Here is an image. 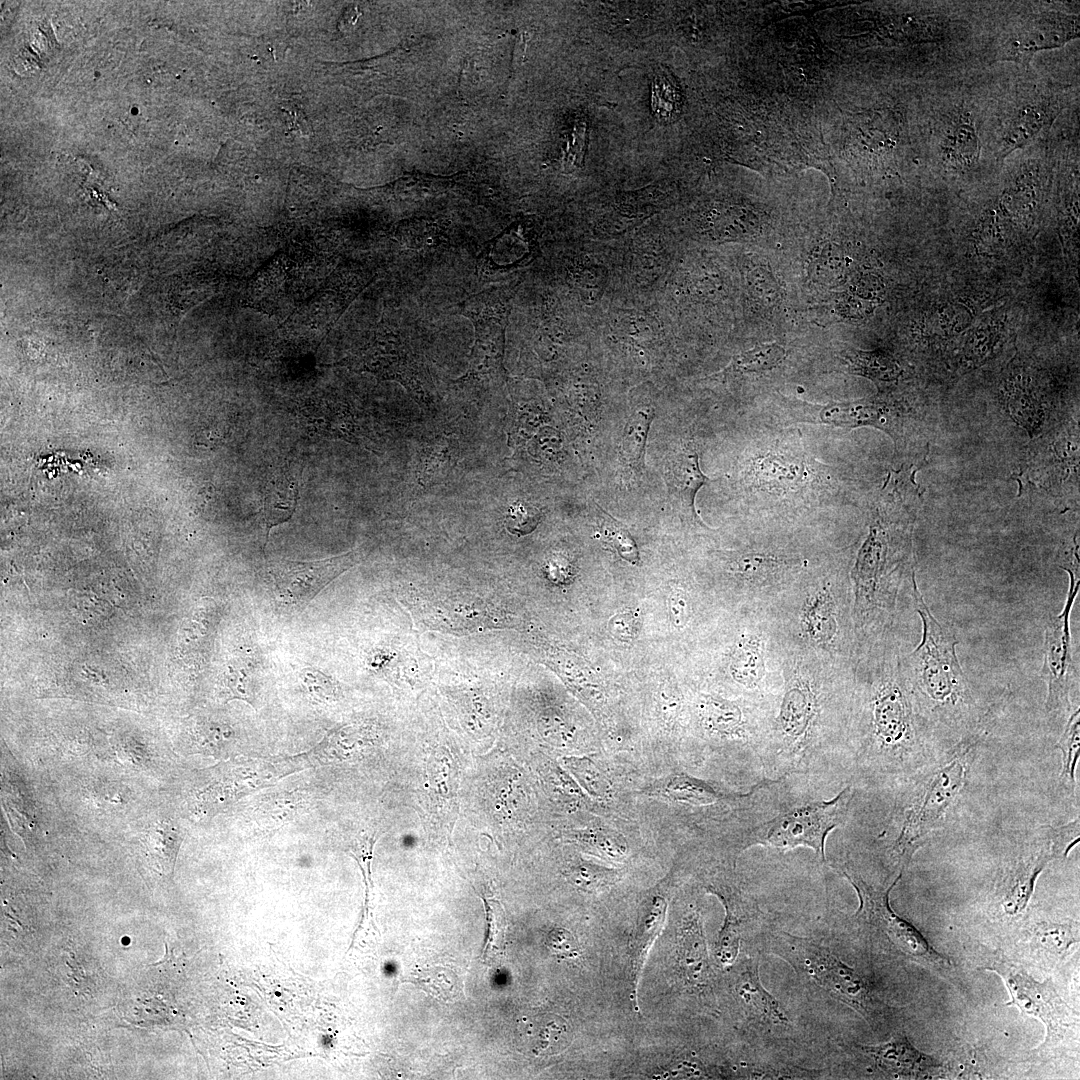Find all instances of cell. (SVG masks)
I'll return each mask as SVG.
<instances>
[{
  "instance_id": "603a6c76",
  "label": "cell",
  "mask_w": 1080,
  "mask_h": 1080,
  "mask_svg": "<svg viewBox=\"0 0 1080 1080\" xmlns=\"http://www.w3.org/2000/svg\"><path fill=\"white\" fill-rule=\"evenodd\" d=\"M666 910L665 899L655 896L634 929L630 944L634 997L649 949L664 926Z\"/></svg>"
},
{
  "instance_id": "e0dca14e",
  "label": "cell",
  "mask_w": 1080,
  "mask_h": 1080,
  "mask_svg": "<svg viewBox=\"0 0 1080 1080\" xmlns=\"http://www.w3.org/2000/svg\"><path fill=\"white\" fill-rule=\"evenodd\" d=\"M887 537L878 523L871 525L852 570L856 606L867 612L876 605V594L884 572Z\"/></svg>"
},
{
  "instance_id": "ac0fdd59",
  "label": "cell",
  "mask_w": 1080,
  "mask_h": 1080,
  "mask_svg": "<svg viewBox=\"0 0 1080 1080\" xmlns=\"http://www.w3.org/2000/svg\"><path fill=\"white\" fill-rule=\"evenodd\" d=\"M860 1048L874 1059L881 1071L894 1078H923L937 1067L930 1057L918 1051L906 1036L900 1034L886 1043Z\"/></svg>"
},
{
  "instance_id": "9c48e42d",
  "label": "cell",
  "mask_w": 1080,
  "mask_h": 1080,
  "mask_svg": "<svg viewBox=\"0 0 1080 1080\" xmlns=\"http://www.w3.org/2000/svg\"><path fill=\"white\" fill-rule=\"evenodd\" d=\"M1069 589L1062 611L1047 623L1044 641V658L1041 674L1047 683L1046 706L1057 710L1069 706L1070 689L1074 673L1070 632V614L1079 592L1078 561L1068 568Z\"/></svg>"
},
{
  "instance_id": "4fadbf2b",
  "label": "cell",
  "mask_w": 1080,
  "mask_h": 1080,
  "mask_svg": "<svg viewBox=\"0 0 1080 1080\" xmlns=\"http://www.w3.org/2000/svg\"><path fill=\"white\" fill-rule=\"evenodd\" d=\"M733 993L744 1016L754 1025L766 1031H782L790 1026V1019L780 1002L762 985L758 958L744 961L733 982Z\"/></svg>"
},
{
  "instance_id": "9a60e30c",
  "label": "cell",
  "mask_w": 1080,
  "mask_h": 1080,
  "mask_svg": "<svg viewBox=\"0 0 1080 1080\" xmlns=\"http://www.w3.org/2000/svg\"><path fill=\"white\" fill-rule=\"evenodd\" d=\"M1060 106L1052 98L1035 96L1016 105L1004 121L996 142V156L1004 159L1030 145L1054 121Z\"/></svg>"
},
{
  "instance_id": "836d02e7",
  "label": "cell",
  "mask_w": 1080,
  "mask_h": 1080,
  "mask_svg": "<svg viewBox=\"0 0 1080 1080\" xmlns=\"http://www.w3.org/2000/svg\"><path fill=\"white\" fill-rule=\"evenodd\" d=\"M1079 738V710H1077L1071 715L1058 743V747L1063 753L1061 777L1071 787H1074L1075 784V767L1079 757Z\"/></svg>"
},
{
  "instance_id": "d4e9b609",
  "label": "cell",
  "mask_w": 1080,
  "mask_h": 1080,
  "mask_svg": "<svg viewBox=\"0 0 1080 1080\" xmlns=\"http://www.w3.org/2000/svg\"><path fill=\"white\" fill-rule=\"evenodd\" d=\"M1050 856L1041 852L1021 861L1009 873L1003 896V907L1007 914L1018 915L1027 906L1033 893L1037 876L1041 873Z\"/></svg>"
},
{
  "instance_id": "7c38bea8",
  "label": "cell",
  "mask_w": 1080,
  "mask_h": 1080,
  "mask_svg": "<svg viewBox=\"0 0 1080 1080\" xmlns=\"http://www.w3.org/2000/svg\"><path fill=\"white\" fill-rule=\"evenodd\" d=\"M359 561L355 551L315 561L280 560L270 564L277 598L289 605L309 603L321 590Z\"/></svg>"
},
{
  "instance_id": "83f0119b",
  "label": "cell",
  "mask_w": 1080,
  "mask_h": 1080,
  "mask_svg": "<svg viewBox=\"0 0 1080 1080\" xmlns=\"http://www.w3.org/2000/svg\"><path fill=\"white\" fill-rule=\"evenodd\" d=\"M803 623L808 636L816 643H828L836 631L834 603L827 589L819 591L807 604Z\"/></svg>"
},
{
  "instance_id": "4316f807",
  "label": "cell",
  "mask_w": 1080,
  "mask_h": 1080,
  "mask_svg": "<svg viewBox=\"0 0 1080 1080\" xmlns=\"http://www.w3.org/2000/svg\"><path fill=\"white\" fill-rule=\"evenodd\" d=\"M655 413L648 407L634 411L627 420L621 440V455L631 468L643 467L646 441Z\"/></svg>"
},
{
  "instance_id": "7402d4cb",
  "label": "cell",
  "mask_w": 1080,
  "mask_h": 1080,
  "mask_svg": "<svg viewBox=\"0 0 1080 1080\" xmlns=\"http://www.w3.org/2000/svg\"><path fill=\"white\" fill-rule=\"evenodd\" d=\"M459 454V442L453 435L438 436L425 443L418 455L419 483L430 487L444 481L455 467Z\"/></svg>"
},
{
  "instance_id": "8992f818",
  "label": "cell",
  "mask_w": 1080,
  "mask_h": 1080,
  "mask_svg": "<svg viewBox=\"0 0 1080 1080\" xmlns=\"http://www.w3.org/2000/svg\"><path fill=\"white\" fill-rule=\"evenodd\" d=\"M839 871L855 889L859 908L853 915L858 922L869 924L882 933L891 945L909 958L939 968H947L949 959L930 946L922 934L908 921L897 915L890 906L889 894L900 880L902 871L886 888L867 883L847 864L838 866Z\"/></svg>"
},
{
  "instance_id": "60d3db41",
  "label": "cell",
  "mask_w": 1080,
  "mask_h": 1080,
  "mask_svg": "<svg viewBox=\"0 0 1080 1080\" xmlns=\"http://www.w3.org/2000/svg\"><path fill=\"white\" fill-rule=\"evenodd\" d=\"M302 675L308 689L317 696L326 698L334 692L332 682L320 671L307 668L302 671Z\"/></svg>"
},
{
  "instance_id": "30bf717a",
  "label": "cell",
  "mask_w": 1080,
  "mask_h": 1080,
  "mask_svg": "<svg viewBox=\"0 0 1080 1080\" xmlns=\"http://www.w3.org/2000/svg\"><path fill=\"white\" fill-rule=\"evenodd\" d=\"M987 969L1003 979L1011 996L1007 1005H1015L1021 1012L1045 1024V1045L1061 1040L1066 1028L1073 1023L1072 1014L1049 981L1039 983L1021 968L1002 959H994Z\"/></svg>"
},
{
  "instance_id": "ffe728a7",
  "label": "cell",
  "mask_w": 1080,
  "mask_h": 1080,
  "mask_svg": "<svg viewBox=\"0 0 1080 1080\" xmlns=\"http://www.w3.org/2000/svg\"><path fill=\"white\" fill-rule=\"evenodd\" d=\"M678 962L690 985L696 988L707 985L710 964L703 927L697 912L688 914L682 921L679 929Z\"/></svg>"
},
{
  "instance_id": "6da1fadb",
  "label": "cell",
  "mask_w": 1080,
  "mask_h": 1080,
  "mask_svg": "<svg viewBox=\"0 0 1080 1080\" xmlns=\"http://www.w3.org/2000/svg\"><path fill=\"white\" fill-rule=\"evenodd\" d=\"M771 781L765 779L754 802L743 812V821L735 834V847L743 851L763 846L783 852L806 847L826 862L827 836L846 822L854 796L853 787L847 786L827 800L782 794L778 802H766Z\"/></svg>"
},
{
  "instance_id": "4dcf8cb0",
  "label": "cell",
  "mask_w": 1080,
  "mask_h": 1080,
  "mask_svg": "<svg viewBox=\"0 0 1080 1080\" xmlns=\"http://www.w3.org/2000/svg\"><path fill=\"white\" fill-rule=\"evenodd\" d=\"M846 359L854 372L872 379L890 381L898 374L896 363L883 354L855 351Z\"/></svg>"
},
{
  "instance_id": "f35d334b",
  "label": "cell",
  "mask_w": 1080,
  "mask_h": 1080,
  "mask_svg": "<svg viewBox=\"0 0 1080 1080\" xmlns=\"http://www.w3.org/2000/svg\"><path fill=\"white\" fill-rule=\"evenodd\" d=\"M447 971L440 972L433 970H424L423 972L413 973V982L420 984L424 990L430 994H439L441 997L448 999L450 993L454 994V987L446 986V983H454L453 976L448 978Z\"/></svg>"
},
{
  "instance_id": "5bb4252c",
  "label": "cell",
  "mask_w": 1080,
  "mask_h": 1080,
  "mask_svg": "<svg viewBox=\"0 0 1080 1080\" xmlns=\"http://www.w3.org/2000/svg\"><path fill=\"white\" fill-rule=\"evenodd\" d=\"M938 157L947 166L971 168L981 155L980 135L973 112L965 105H955L946 112L937 127Z\"/></svg>"
},
{
  "instance_id": "7bdbcfd3",
  "label": "cell",
  "mask_w": 1080,
  "mask_h": 1080,
  "mask_svg": "<svg viewBox=\"0 0 1080 1080\" xmlns=\"http://www.w3.org/2000/svg\"><path fill=\"white\" fill-rule=\"evenodd\" d=\"M228 686H230L234 696L239 699L246 700L251 704L247 693V672L245 669H236L231 671V675H228Z\"/></svg>"
},
{
  "instance_id": "ab89813d",
  "label": "cell",
  "mask_w": 1080,
  "mask_h": 1080,
  "mask_svg": "<svg viewBox=\"0 0 1080 1080\" xmlns=\"http://www.w3.org/2000/svg\"><path fill=\"white\" fill-rule=\"evenodd\" d=\"M548 948L555 954L572 956L578 949L577 942L572 934L562 928L550 931L546 938Z\"/></svg>"
},
{
  "instance_id": "44dd1931",
  "label": "cell",
  "mask_w": 1080,
  "mask_h": 1080,
  "mask_svg": "<svg viewBox=\"0 0 1080 1080\" xmlns=\"http://www.w3.org/2000/svg\"><path fill=\"white\" fill-rule=\"evenodd\" d=\"M664 477L670 495L700 520L694 507L695 496L709 478L700 469L699 455L692 450H683L669 457Z\"/></svg>"
},
{
  "instance_id": "484cf974",
  "label": "cell",
  "mask_w": 1080,
  "mask_h": 1080,
  "mask_svg": "<svg viewBox=\"0 0 1080 1080\" xmlns=\"http://www.w3.org/2000/svg\"><path fill=\"white\" fill-rule=\"evenodd\" d=\"M730 672L733 679L747 689L760 686L765 676L762 640L756 635L743 636L732 654Z\"/></svg>"
},
{
  "instance_id": "f546056e",
  "label": "cell",
  "mask_w": 1080,
  "mask_h": 1080,
  "mask_svg": "<svg viewBox=\"0 0 1080 1080\" xmlns=\"http://www.w3.org/2000/svg\"><path fill=\"white\" fill-rule=\"evenodd\" d=\"M785 355V349L776 343L761 344L736 356L731 366L738 372H762L776 367Z\"/></svg>"
},
{
  "instance_id": "74e56055",
  "label": "cell",
  "mask_w": 1080,
  "mask_h": 1080,
  "mask_svg": "<svg viewBox=\"0 0 1080 1080\" xmlns=\"http://www.w3.org/2000/svg\"><path fill=\"white\" fill-rule=\"evenodd\" d=\"M752 292L762 301L771 304L778 299V286L771 272L760 264L752 265L748 275Z\"/></svg>"
},
{
  "instance_id": "b9f144b4",
  "label": "cell",
  "mask_w": 1080,
  "mask_h": 1080,
  "mask_svg": "<svg viewBox=\"0 0 1080 1080\" xmlns=\"http://www.w3.org/2000/svg\"><path fill=\"white\" fill-rule=\"evenodd\" d=\"M670 612L676 626L684 625L689 619L690 603L683 592L671 595Z\"/></svg>"
},
{
  "instance_id": "f1b7e54d",
  "label": "cell",
  "mask_w": 1080,
  "mask_h": 1080,
  "mask_svg": "<svg viewBox=\"0 0 1080 1080\" xmlns=\"http://www.w3.org/2000/svg\"><path fill=\"white\" fill-rule=\"evenodd\" d=\"M597 507L600 515L601 540L614 548L623 559L638 565L640 562L638 548L628 530L601 507L598 505Z\"/></svg>"
},
{
  "instance_id": "3957f363",
  "label": "cell",
  "mask_w": 1080,
  "mask_h": 1080,
  "mask_svg": "<svg viewBox=\"0 0 1080 1080\" xmlns=\"http://www.w3.org/2000/svg\"><path fill=\"white\" fill-rule=\"evenodd\" d=\"M913 598L922 621V639L909 655L916 691L932 708L954 709L965 701L968 689L956 654L958 641L948 627L932 615L912 573Z\"/></svg>"
},
{
  "instance_id": "e575fe53",
  "label": "cell",
  "mask_w": 1080,
  "mask_h": 1080,
  "mask_svg": "<svg viewBox=\"0 0 1080 1080\" xmlns=\"http://www.w3.org/2000/svg\"><path fill=\"white\" fill-rule=\"evenodd\" d=\"M566 765L582 787L595 797H604L609 792V783L600 769L587 758H568Z\"/></svg>"
},
{
  "instance_id": "8d00e7d4",
  "label": "cell",
  "mask_w": 1080,
  "mask_h": 1080,
  "mask_svg": "<svg viewBox=\"0 0 1080 1080\" xmlns=\"http://www.w3.org/2000/svg\"><path fill=\"white\" fill-rule=\"evenodd\" d=\"M1036 945L1043 951L1059 957L1075 943L1071 928L1061 924H1044L1035 934Z\"/></svg>"
},
{
  "instance_id": "277c9868",
  "label": "cell",
  "mask_w": 1080,
  "mask_h": 1080,
  "mask_svg": "<svg viewBox=\"0 0 1080 1080\" xmlns=\"http://www.w3.org/2000/svg\"><path fill=\"white\" fill-rule=\"evenodd\" d=\"M869 721L858 742V768L873 773L900 768L913 740V713L908 690L896 677L881 679L868 700Z\"/></svg>"
},
{
  "instance_id": "d6a6232c",
  "label": "cell",
  "mask_w": 1080,
  "mask_h": 1080,
  "mask_svg": "<svg viewBox=\"0 0 1080 1080\" xmlns=\"http://www.w3.org/2000/svg\"><path fill=\"white\" fill-rule=\"evenodd\" d=\"M487 920V936L483 950L484 960H490L501 953L504 947L506 917L501 903L486 896L483 897Z\"/></svg>"
},
{
  "instance_id": "7a4b0ae2",
  "label": "cell",
  "mask_w": 1080,
  "mask_h": 1080,
  "mask_svg": "<svg viewBox=\"0 0 1080 1080\" xmlns=\"http://www.w3.org/2000/svg\"><path fill=\"white\" fill-rule=\"evenodd\" d=\"M767 938L769 951L788 962L801 980L851 1007L871 1027L882 1025L885 1006L868 980L827 947L783 931L771 933Z\"/></svg>"
},
{
  "instance_id": "ba28073f",
  "label": "cell",
  "mask_w": 1080,
  "mask_h": 1080,
  "mask_svg": "<svg viewBox=\"0 0 1080 1080\" xmlns=\"http://www.w3.org/2000/svg\"><path fill=\"white\" fill-rule=\"evenodd\" d=\"M347 365L381 380L399 382L419 404L429 401L430 380L420 358L399 334L386 326H381L369 343L347 359Z\"/></svg>"
},
{
  "instance_id": "cb8c5ba5",
  "label": "cell",
  "mask_w": 1080,
  "mask_h": 1080,
  "mask_svg": "<svg viewBox=\"0 0 1080 1080\" xmlns=\"http://www.w3.org/2000/svg\"><path fill=\"white\" fill-rule=\"evenodd\" d=\"M299 500V487L296 479L288 471H280L266 486L264 496V522L266 528V540L272 527L278 526L291 519Z\"/></svg>"
},
{
  "instance_id": "d6986e66",
  "label": "cell",
  "mask_w": 1080,
  "mask_h": 1080,
  "mask_svg": "<svg viewBox=\"0 0 1080 1080\" xmlns=\"http://www.w3.org/2000/svg\"><path fill=\"white\" fill-rule=\"evenodd\" d=\"M818 407V420L825 424L847 428L871 425L886 431L895 440L897 438L895 413H891L884 404L871 401L832 402Z\"/></svg>"
},
{
  "instance_id": "52a82bcc",
  "label": "cell",
  "mask_w": 1080,
  "mask_h": 1080,
  "mask_svg": "<svg viewBox=\"0 0 1080 1080\" xmlns=\"http://www.w3.org/2000/svg\"><path fill=\"white\" fill-rule=\"evenodd\" d=\"M971 745L961 747L939 768L926 785L924 794L907 808L899 832L889 847L890 858L905 866L924 834L940 820L960 790Z\"/></svg>"
},
{
  "instance_id": "2e32d148",
  "label": "cell",
  "mask_w": 1080,
  "mask_h": 1080,
  "mask_svg": "<svg viewBox=\"0 0 1080 1080\" xmlns=\"http://www.w3.org/2000/svg\"><path fill=\"white\" fill-rule=\"evenodd\" d=\"M708 890L721 899L726 912L715 945V957L723 966L732 965L739 953L742 922L759 910L753 899L729 882L710 884Z\"/></svg>"
},
{
  "instance_id": "d590c367",
  "label": "cell",
  "mask_w": 1080,
  "mask_h": 1080,
  "mask_svg": "<svg viewBox=\"0 0 1080 1080\" xmlns=\"http://www.w3.org/2000/svg\"><path fill=\"white\" fill-rule=\"evenodd\" d=\"M540 510L529 502L518 500L507 509L504 519L505 528L516 536L532 533L541 522Z\"/></svg>"
},
{
  "instance_id": "1f68e13d",
  "label": "cell",
  "mask_w": 1080,
  "mask_h": 1080,
  "mask_svg": "<svg viewBox=\"0 0 1080 1080\" xmlns=\"http://www.w3.org/2000/svg\"><path fill=\"white\" fill-rule=\"evenodd\" d=\"M785 564V561L780 558L752 552L735 557L732 569L745 579L755 582L775 575Z\"/></svg>"
},
{
  "instance_id": "8fae6325",
  "label": "cell",
  "mask_w": 1080,
  "mask_h": 1080,
  "mask_svg": "<svg viewBox=\"0 0 1080 1080\" xmlns=\"http://www.w3.org/2000/svg\"><path fill=\"white\" fill-rule=\"evenodd\" d=\"M1079 15L1043 11L1009 31L998 48V59L1027 65L1035 53L1060 48L1079 37Z\"/></svg>"
},
{
  "instance_id": "5b68a950",
  "label": "cell",
  "mask_w": 1080,
  "mask_h": 1080,
  "mask_svg": "<svg viewBox=\"0 0 1080 1080\" xmlns=\"http://www.w3.org/2000/svg\"><path fill=\"white\" fill-rule=\"evenodd\" d=\"M511 293L505 288H491L456 305V312L472 322L475 335L468 370L456 382L496 386L504 379L505 330Z\"/></svg>"
}]
</instances>
